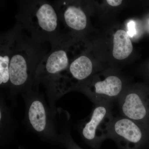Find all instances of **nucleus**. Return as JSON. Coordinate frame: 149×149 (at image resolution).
I'll return each instance as SVG.
<instances>
[{"instance_id":"nucleus-1","label":"nucleus","mask_w":149,"mask_h":149,"mask_svg":"<svg viewBox=\"0 0 149 149\" xmlns=\"http://www.w3.org/2000/svg\"><path fill=\"white\" fill-rule=\"evenodd\" d=\"M16 22L35 41L41 43L56 42L66 32L53 1L45 0H22L17 2Z\"/></svg>"},{"instance_id":"nucleus-2","label":"nucleus","mask_w":149,"mask_h":149,"mask_svg":"<svg viewBox=\"0 0 149 149\" xmlns=\"http://www.w3.org/2000/svg\"><path fill=\"white\" fill-rule=\"evenodd\" d=\"M46 44L35 41L23 29L19 32L10 64L11 93L32 88L37 68L48 52Z\"/></svg>"},{"instance_id":"nucleus-3","label":"nucleus","mask_w":149,"mask_h":149,"mask_svg":"<svg viewBox=\"0 0 149 149\" xmlns=\"http://www.w3.org/2000/svg\"><path fill=\"white\" fill-rule=\"evenodd\" d=\"M74 42L73 36L66 33L59 41L51 45L50 51L37 68L33 86L38 87L42 83L49 91L57 77L72 61L70 54Z\"/></svg>"},{"instance_id":"nucleus-4","label":"nucleus","mask_w":149,"mask_h":149,"mask_svg":"<svg viewBox=\"0 0 149 149\" xmlns=\"http://www.w3.org/2000/svg\"><path fill=\"white\" fill-rule=\"evenodd\" d=\"M108 138L127 148H137L149 144V126L123 116L113 118Z\"/></svg>"},{"instance_id":"nucleus-5","label":"nucleus","mask_w":149,"mask_h":149,"mask_svg":"<svg viewBox=\"0 0 149 149\" xmlns=\"http://www.w3.org/2000/svg\"><path fill=\"white\" fill-rule=\"evenodd\" d=\"M113 119L111 103L95 104L81 127L83 139L92 146H98L102 141L109 138L110 126Z\"/></svg>"},{"instance_id":"nucleus-6","label":"nucleus","mask_w":149,"mask_h":149,"mask_svg":"<svg viewBox=\"0 0 149 149\" xmlns=\"http://www.w3.org/2000/svg\"><path fill=\"white\" fill-rule=\"evenodd\" d=\"M122 82L115 75H110L103 80L85 81L77 88L80 89L95 104L111 103L122 91Z\"/></svg>"},{"instance_id":"nucleus-7","label":"nucleus","mask_w":149,"mask_h":149,"mask_svg":"<svg viewBox=\"0 0 149 149\" xmlns=\"http://www.w3.org/2000/svg\"><path fill=\"white\" fill-rule=\"evenodd\" d=\"M118 102L123 116L149 126V93L129 92Z\"/></svg>"},{"instance_id":"nucleus-8","label":"nucleus","mask_w":149,"mask_h":149,"mask_svg":"<svg viewBox=\"0 0 149 149\" xmlns=\"http://www.w3.org/2000/svg\"><path fill=\"white\" fill-rule=\"evenodd\" d=\"M61 23L72 32H82L88 26L85 11L72 1L58 0L53 1Z\"/></svg>"},{"instance_id":"nucleus-9","label":"nucleus","mask_w":149,"mask_h":149,"mask_svg":"<svg viewBox=\"0 0 149 149\" xmlns=\"http://www.w3.org/2000/svg\"><path fill=\"white\" fill-rule=\"evenodd\" d=\"M16 22L7 31L0 37V85L2 88H9V67L15 47L17 38L22 30Z\"/></svg>"},{"instance_id":"nucleus-10","label":"nucleus","mask_w":149,"mask_h":149,"mask_svg":"<svg viewBox=\"0 0 149 149\" xmlns=\"http://www.w3.org/2000/svg\"><path fill=\"white\" fill-rule=\"evenodd\" d=\"M32 101L28 110V119L33 129L41 133L46 130L47 125L45 108L39 99H34Z\"/></svg>"},{"instance_id":"nucleus-11","label":"nucleus","mask_w":149,"mask_h":149,"mask_svg":"<svg viewBox=\"0 0 149 149\" xmlns=\"http://www.w3.org/2000/svg\"><path fill=\"white\" fill-rule=\"evenodd\" d=\"M113 55L115 58L122 60L132 53L133 45L127 32L119 29L115 33L113 40Z\"/></svg>"},{"instance_id":"nucleus-12","label":"nucleus","mask_w":149,"mask_h":149,"mask_svg":"<svg viewBox=\"0 0 149 149\" xmlns=\"http://www.w3.org/2000/svg\"><path fill=\"white\" fill-rule=\"evenodd\" d=\"M135 23L134 22L130 21L128 24V31L127 34L129 37H133L136 34V30L135 28Z\"/></svg>"},{"instance_id":"nucleus-13","label":"nucleus","mask_w":149,"mask_h":149,"mask_svg":"<svg viewBox=\"0 0 149 149\" xmlns=\"http://www.w3.org/2000/svg\"><path fill=\"white\" fill-rule=\"evenodd\" d=\"M107 3L112 6H117L121 4L122 1L121 0H107Z\"/></svg>"},{"instance_id":"nucleus-14","label":"nucleus","mask_w":149,"mask_h":149,"mask_svg":"<svg viewBox=\"0 0 149 149\" xmlns=\"http://www.w3.org/2000/svg\"><path fill=\"white\" fill-rule=\"evenodd\" d=\"M72 144V146H73L72 147V149H81L79 148H78L77 146H75L74 143H73Z\"/></svg>"}]
</instances>
